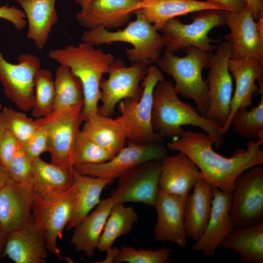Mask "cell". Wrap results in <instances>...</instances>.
<instances>
[{"label": "cell", "mask_w": 263, "mask_h": 263, "mask_svg": "<svg viewBox=\"0 0 263 263\" xmlns=\"http://www.w3.org/2000/svg\"><path fill=\"white\" fill-rule=\"evenodd\" d=\"M149 66L137 62L128 67L121 58H114L108 69V78H102L100 81V101L102 104L98 107L97 113L111 117L120 101L139 98L143 92L139 84L146 75Z\"/></svg>", "instance_id": "obj_8"}, {"label": "cell", "mask_w": 263, "mask_h": 263, "mask_svg": "<svg viewBox=\"0 0 263 263\" xmlns=\"http://www.w3.org/2000/svg\"><path fill=\"white\" fill-rule=\"evenodd\" d=\"M6 169L9 180L33 189V161L26 155L20 144Z\"/></svg>", "instance_id": "obj_39"}, {"label": "cell", "mask_w": 263, "mask_h": 263, "mask_svg": "<svg viewBox=\"0 0 263 263\" xmlns=\"http://www.w3.org/2000/svg\"><path fill=\"white\" fill-rule=\"evenodd\" d=\"M211 209L206 227L191 248L206 257L213 256L225 238L234 228L230 214L232 193L212 188Z\"/></svg>", "instance_id": "obj_18"}, {"label": "cell", "mask_w": 263, "mask_h": 263, "mask_svg": "<svg viewBox=\"0 0 263 263\" xmlns=\"http://www.w3.org/2000/svg\"><path fill=\"white\" fill-rule=\"evenodd\" d=\"M254 19L258 20L263 18V0H245Z\"/></svg>", "instance_id": "obj_44"}, {"label": "cell", "mask_w": 263, "mask_h": 263, "mask_svg": "<svg viewBox=\"0 0 263 263\" xmlns=\"http://www.w3.org/2000/svg\"><path fill=\"white\" fill-rule=\"evenodd\" d=\"M0 19L9 21L19 30L23 29L27 25L24 12L15 6H9L8 4L0 6Z\"/></svg>", "instance_id": "obj_42"}, {"label": "cell", "mask_w": 263, "mask_h": 263, "mask_svg": "<svg viewBox=\"0 0 263 263\" xmlns=\"http://www.w3.org/2000/svg\"><path fill=\"white\" fill-rule=\"evenodd\" d=\"M83 105H79L54 116L36 119L37 127H42L48 137V152L51 163L72 170L73 150L83 122Z\"/></svg>", "instance_id": "obj_10"}, {"label": "cell", "mask_w": 263, "mask_h": 263, "mask_svg": "<svg viewBox=\"0 0 263 263\" xmlns=\"http://www.w3.org/2000/svg\"><path fill=\"white\" fill-rule=\"evenodd\" d=\"M21 146L32 161L39 158L43 153L48 152V137L45 129L42 127H37L32 136Z\"/></svg>", "instance_id": "obj_40"}, {"label": "cell", "mask_w": 263, "mask_h": 263, "mask_svg": "<svg viewBox=\"0 0 263 263\" xmlns=\"http://www.w3.org/2000/svg\"><path fill=\"white\" fill-rule=\"evenodd\" d=\"M5 129L6 128L3 121V119L0 111V139Z\"/></svg>", "instance_id": "obj_48"}, {"label": "cell", "mask_w": 263, "mask_h": 263, "mask_svg": "<svg viewBox=\"0 0 263 263\" xmlns=\"http://www.w3.org/2000/svg\"><path fill=\"white\" fill-rule=\"evenodd\" d=\"M263 140H249L247 149L236 150L231 156L222 155L212 148V138L205 132L184 131L167 143L168 148L187 154L198 168L202 177L212 188L231 193L238 176L263 163Z\"/></svg>", "instance_id": "obj_1"}, {"label": "cell", "mask_w": 263, "mask_h": 263, "mask_svg": "<svg viewBox=\"0 0 263 263\" xmlns=\"http://www.w3.org/2000/svg\"><path fill=\"white\" fill-rule=\"evenodd\" d=\"M21 7L28 24L27 38L38 49L45 46L52 29L58 21L56 0H14Z\"/></svg>", "instance_id": "obj_26"}, {"label": "cell", "mask_w": 263, "mask_h": 263, "mask_svg": "<svg viewBox=\"0 0 263 263\" xmlns=\"http://www.w3.org/2000/svg\"><path fill=\"white\" fill-rule=\"evenodd\" d=\"M8 180L7 169L0 161V190L6 184Z\"/></svg>", "instance_id": "obj_45"}, {"label": "cell", "mask_w": 263, "mask_h": 263, "mask_svg": "<svg viewBox=\"0 0 263 263\" xmlns=\"http://www.w3.org/2000/svg\"></svg>", "instance_id": "obj_50"}, {"label": "cell", "mask_w": 263, "mask_h": 263, "mask_svg": "<svg viewBox=\"0 0 263 263\" xmlns=\"http://www.w3.org/2000/svg\"><path fill=\"white\" fill-rule=\"evenodd\" d=\"M188 196L169 194L159 189L153 206L157 216L154 228L156 240L172 242L183 249L186 248L188 237L185 209Z\"/></svg>", "instance_id": "obj_17"}, {"label": "cell", "mask_w": 263, "mask_h": 263, "mask_svg": "<svg viewBox=\"0 0 263 263\" xmlns=\"http://www.w3.org/2000/svg\"><path fill=\"white\" fill-rule=\"evenodd\" d=\"M228 68L235 80L230 112L225 124L222 128L225 135L230 129V120L239 109H247L252 104L254 95L263 93V65L256 59H233L228 61Z\"/></svg>", "instance_id": "obj_19"}, {"label": "cell", "mask_w": 263, "mask_h": 263, "mask_svg": "<svg viewBox=\"0 0 263 263\" xmlns=\"http://www.w3.org/2000/svg\"><path fill=\"white\" fill-rule=\"evenodd\" d=\"M114 155L89 139L80 130L73 150L74 167L81 164L101 163Z\"/></svg>", "instance_id": "obj_36"}, {"label": "cell", "mask_w": 263, "mask_h": 263, "mask_svg": "<svg viewBox=\"0 0 263 263\" xmlns=\"http://www.w3.org/2000/svg\"><path fill=\"white\" fill-rule=\"evenodd\" d=\"M3 107L2 106V104H1L0 102V111L2 110Z\"/></svg>", "instance_id": "obj_49"}, {"label": "cell", "mask_w": 263, "mask_h": 263, "mask_svg": "<svg viewBox=\"0 0 263 263\" xmlns=\"http://www.w3.org/2000/svg\"><path fill=\"white\" fill-rule=\"evenodd\" d=\"M6 234L3 231L0 225V260L3 257Z\"/></svg>", "instance_id": "obj_46"}, {"label": "cell", "mask_w": 263, "mask_h": 263, "mask_svg": "<svg viewBox=\"0 0 263 263\" xmlns=\"http://www.w3.org/2000/svg\"><path fill=\"white\" fill-rule=\"evenodd\" d=\"M142 5V0H93L77 12L76 19L86 30L98 27L109 30L126 24Z\"/></svg>", "instance_id": "obj_20"}, {"label": "cell", "mask_w": 263, "mask_h": 263, "mask_svg": "<svg viewBox=\"0 0 263 263\" xmlns=\"http://www.w3.org/2000/svg\"><path fill=\"white\" fill-rule=\"evenodd\" d=\"M136 19L130 22L123 30L111 31L98 27L83 32L82 42L99 46L115 42H123L132 45L126 48L127 57L132 63L142 62L149 65L156 63L160 57L165 41L162 35L138 11Z\"/></svg>", "instance_id": "obj_4"}, {"label": "cell", "mask_w": 263, "mask_h": 263, "mask_svg": "<svg viewBox=\"0 0 263 263\" xmlns=\"http://www.w3.org/2000/svg\"><path fill=\"white\" fill-rule=\"evenodd\" d=\"M48 57L59 65L68 67L81 81L84 95L82 108L83 121L97 113L101 97L100 81L115 58L113 55L82 42L77 45H67L51 50Z\"/></svg>", "instance_id": "obj_3"}, {"label": "cell", "mask_w": 263, "mask_h": 263, "mask_svg": "<svg viewBox=\"0 0 263 263\" xmlns=\"http://www.w3.org/2000/svg\"><path fill=\"white\" fill-rule=\"evenodd\" d=\"M13 64L0 51V82L5 96L21 111H31L35 98V78L40 68L38 57L23 53Z\"/></svg>", "instance_id": "obj_12"}, {"label": "cell", "mask_w": 263, "mask_h": 263, "mask_svg": "<svg viewBox=\"0 0 263 263\" xmlns=\"http://www.w3.org/2000/svg\"><path fill=\"white\" fill-rule=\"evenodd\" d=\"M54 82V106L52 112L46 116H54L83 105L84 95L82 84L68 67L59 65L55 71Z\"/></svg>", "instance_id": "obj_32"}, {"label": "cell", "mask_w": 263, "mask_h": 263, "mask_svg": "<svg viewBox=\"0 0 263 263\" xmlns=\"http://www.w3.org/2000/svg\"><path fill=\"white\" fill-rule=\"evenodd\" d=\"M235 250L246 263H263V220L256 224L234 228L220 246Z\"/></svg>", "instance_id": "obj_31"}, {"label": "cell", "mask_w": 263, "mask_h": 263, "mask_svg": "<svg viewBox=\"0 0 263 263\" xmlns=\"http://www.w3.org/2000/svg\"><path fill=\"white\" fill-rule=\"evenodd\" d=\"M167 155V148L162 143L141 144L128 142L106 162L77 165L74 168L83 174L114 180L146 162L161 160Z\"/></svg>", "instance_id": "obj_13"}, {"label": "cell", "mask_w": 263, "mask_h": 263, "mask_svg": "<svg viewBox=\"0 0 263 263\" xmlns=\"http://www.w3.org/2000/svg\"><path fill=\"white\" fill-rule=\"evenodd\" d=\"M34 197L32 189L9 179L0 190V225L6 234L33 221Z\"/></svg>", "instance_id": "obj_21"}, {"label": "cell", "mask_w": 263, "mask_h": 263, "mask_svg": "<svg viewBox=\"0 0 263 263\" xmlns=\"http://www.w3.org/2000/svg\"><path fill=\"white\" fill-rule=\"evenodd\" d=\"M225 17L230 30L225 38L231 46V58H254L263 65V34L247 5L239 12L225 11Z\"/></svg>", "instance_id": "obj_15"}, {"label": "cell", "mask_w": 263, "mask_h": 263, "mask_svg": "<svg viewBox=\"0 0 263 263\" xmlns=\"http://www.w3.org/2000/svg\"><path fill=\"white\" fill-rule=\"evenodd\" d=\"M141 8L138 10L157 31H160L169 20L196 12L215 9L227 11L216 2L197 0H142Z\"/></svg>", "instance_id": "obj_25"}, {"label": "cell", "mask_w": 263, "mask_h": 263, "mask_svg": "<svg viewBox=\"0 0 263 263\" xmlns=\"http://www.w3.org/2000/svg\"><path fill=\"white\" fill-rule=\"evenodd\" d=\"M47 250L44 231L33 220L6 234L3 256L16 263H44Z\"/></svg>", "instance_id": "obj_22"}, {"label": "cell", "mask_w": 263, "mask_h": 263, "mask_svg": "<svg viewBox=\"0 0 263 263\" xmlns=\"http://www.w3.org/2000/svg\"><path fill=\"white\" fill-rule=\"evenodd\" d=\"M170 251V249L165 247L153 250L122 246L116 248L113 263H166L169 261Z\"/></svg>", "instance_id": "obj_37"}, {"label": "cell", "mask_w": 263, "mask_h": 263, "mask_svg": "<svg viewBox=\"0 0 263 263\" xmlns=\"http://www.w3.org/2000/svg\"><path fill=\"white\" fill-rule=\"evenodd\" d=\"M55 97L54 79L50 70L40 68L35 78V98L31 110L37 119L49 115L52 111Z\"/></svg>", "instance_id": "obj_35"}, {"label": "cell", "mask_w": 263, "mask_h": 263, "mask_svg": "<svg viewBox=\"0 0 263 263\" xmlns=\"http://www.w3.org/2000/svg\"><path fill=\"white\" fill-rule=\"evenodd\" d=\"M152 126L154 132L162 138L175 137L189 125L203 130L212 139L215 148L224 142L222 127L202 115L190 104L182 102L173 87L165 79L158 82L153 92Z\"/></svg>", "instance_id": "obj_2"}, {"label": "cell", "mask_w": 263, "mask_h": 263, "mask_svg": "<svg viewBox=\"0 0 263 263\" xmlns=\"http://www.w3.org/2000/svg\"><path fill=\"white\" fill-rule=\"evenodd\" d=\"M75 191L73 186L58 196L41 200L34 197L32 216L34 222L44 231L47 249L59 259L64 260L57 246L65 227L73 212Z\"/></svg>", "instance_id": "obj_14"}, {"label": "cell", "mask_w": 263, "mask_h": 263, "mask_svg": "<svg viewBox=\"0 0 263 263\" xmlns=\"http://www.w3.org/2000/svg\"><path fill=\"white\" fill-rule=\"evenodd\" d=\"M0 113L6 129L16 137L20 144L24 143L37 129L35 120L23 111L3 107Z\"/></svg>", "instance_id": "obj_38"}, {"label": "cell", "mask_w": 263, "mask_h": 263, "mask_svg": "<svg viewBox=\"0 0 263 263\" xmlns=\"http://www.w3.org/2000/svg\"><path fill=\"white\" fill-rule=\"evenodd\" d=\"M192 22L184 24L178 19L168 20L160 31L165 41V51L174 54L181 49L193 46L212 52L215 40L208 37L213 28L225 25V11L209 9L193 13Z\"/></svg>", "instance_id": "obj_7"}, {"label": "cell", "mask_w": 263, "mask_h": 263, "mask_svg": "<svg viewBox=\"0 0 263 263\" xmlns=\"http://www.w3.org/2000/svg\"><path fill=\"white\" fill-rule=\"evenodd\" d=\"M81 128L83 133L113 155L125 146L127 134L121 121L98 113L86 119Z\"/></svg>", "instance_id": "obj_30"}, {"label": "cell", "mask_w": 263, "mask_h": 263, "mask_svg": "<svg viewBox=\"0 0 263 263\" xmlns=\"http://www.w3.org/2000/svg\"><path fill=\"white\" fill-rule=\"evenodd\" d=\"M258 105L250 110L239 109L232 115L229 123L240 136L249 140H263V93Z\"/></svg>", "instance_id": "obj_34"}, {"label": "cell", "mask_w": 263, "mask_h": 263, "mask_svg": "<svg viewBox=\"0 0 263 263\" xmlns=\"http://www.w3.org/2000/svg\"><path fill=\"white\" fill-rule=\"evenodd\" d=\"M164 79L159 67L151 64L141 82V96L124 99L117 105L120 113L118 117L125 128L128 142L141 144L163 142L164 139L154 132L151 120L153 90L158 82Z\"/></svg>", "instance_id": "obj_6"}, {"label": "cell", "mask_w": 263, "mask_h": 263, "mask_svg": "<svg viewBox=\"0 0 263 263\" xmlns=\"http://www.w3.org/2000/svg\"><path fill=\"white\" fill-rule=\"evenodd\" d=\"M161 160L146 162L118 178L111 195L117 203H141L154 206L159 191Z\"/></svg>", "instance_id": "obj_16"}, {"label": "cell", "mask_w": 263, "mask_h": 263, "mask_svg": "<svg viewBox=\"0 0 263 263\" xmlns=\"http://www.w3.org/2000/svg\"><path fill=\"white\" fill-rule=\"evenodd\" d=\"M116 203L112 195L101 200L96 208L73 228L70 241L76 251L83 252L89 258L94 257L107 220Z\"/></svg>", "instance_id": "obj_24"}, {"label": "cell", "mask_w": 263, "mask_h": 263, "mask_svg": "<svg viewBox=\"0 0 263 263\" xmlns=\"http://www.w3.org/2000/svg\"><path fill=\"white\" fill-rule=\"evenodd\" d=\"M186 202L185 222L188 238L197 240L204 231L209 219L213 199L212 187L199 178Z\"/></svg>", "instance_id": "obj_29"}, {"label": "cell", "mask_w": 263, "mask_h": 263, "mask_svg": "<svg viewBox=\"0 0 263 263\" xmlns=\"http://www.w3.org/2000/svg\"><path fill=\"white\" fill-rule=\"evenodd\" d=\"M216 2L225 8L227 11L233 12L241 11L247 5L245 0H206Z\"/></svg>", "instance_id": "obj_43"}, {"label": "cell", "mask_w": 263, "mask_h": 263, "mask_svg": "<svg viewBox=\"0 0 263 263\" xmlns=\"http://www.w3.org/2000/svg\"><path fill=\"white\" fill-rule=\"evenodd\" d=\"M79 5L82 10L86 9L93 0H74Z\"/></svg>", "instance_id": "obj_47"}, {"label": "cell", "mask_w": 263, "mask_h": 263, "mask_svg": "<svg viewBox=\"0 0 263 263\" xmlns=\"http://www.w3.org/2000/svg\"><path fill=\"white\" fill-rule=\"evenodd\" d=\"M138 220V214L131 206L116 203L112 208L101 235L97 249L109 251L115 241L130 232Z\"/></svg>", "instance_id": "obj_33"}, {"label": "cell", "mask_w": 263, "mask_h": 263, "mask_svg": "<svg viewBox=\"0 0 263 263\" xmlns=\"http://www.w3.org/2000/svg\"><path fill=\"white\" fill-rule=\"evenodd\" d=\"M185 52L187 55L179 57L165 51L156 63L161 71L172 77L177 94L192 99L198 112L205 116L208 102V86L203 78L202 72L208 68L213 54L193 46L185 48Z\"/></svg>", "instance_id": "obj_5"}, {"label": "cell", "mask_w": 263, "mask_h": 263, "mask_svg": "<svg viewBox=\"0 0 263 263\" xmlns=\"http://www.w3.org/2000/svg\"><path fill=\"white\" fill-rule=\"evenodd\" d=\"M73 176L75 197L72 215L66 226L68 230L75 228L99 203L103 190L114 180L83 174L74 168Z\"/></svg>", "instance_id": "obj_28"}, {"label": "cell", "mask_w": 263, "mask_h": 263, "mask_svg": "<svg viewBox=\"0 0 263 263\" xmlns=\"http://www.w3.org/2000/svg\"><path fill=\"white\" fill-rule=\"evenodd\" d=\"M33 190L35 197L49 199L63 194L73 186V169L47 163L40 157L33 161Z\"/></svg>", "instance_id": "obj_27"}, {"label": "cell", "mask_w": 263, "mask_h": 263, "mask_svg": "<svg viewBox=\"0 0 263 263\" xmlns=\"http://www.w3.org/2000/svg\"><path fill=\"white\" fill-rule=\"evenodd\" d=\"M202 177L194 162L185 153L168 155L161 160L159 189L168 194L188 196Z\"/></svg>", "instance_id": "obj_23"}, {"label": "cell", "mask_w": 263, "mask_h": 263, "mask_svg": "<svg viewBox=\"0 0 263 263\" xmlns=\"http://www.w3.org/2000/svg\"><path fill=\"white\" fill-rule=\"evenodd\" d=\"M19 144L16 137L5 129L0 139V161L6 168L15 154Z\"/></svg>", "instance_id": "obj_41"}, {"label": "cell", "mask_w": 263, "mask_h": 263, "mask_svg": "<svg viewBox=\"0 0 263 263\" xmlns=\"http://www.w3.org/2000/svg\"><path fill=\"white\" fill-rule=\"evenodd\" d=\"M215 49L211 58L206 80L208 102L205 117L222 128L229 116L233 95L232 77L228 68L231 46L226 40Z\"/></svg>", "instance_id": "obj_9"}, {"label": "cell", "mask_w": 263, "mask_h": 263, "mask_svg": "<svg viewBox=\"0 0 263 263\" xmlns=\"http://www.w3.org/2000/svg\"><path fill=\"white\" fill-rule=\"evenodd\" d=\"M231 193L230 214L234 228L263 220V169L261 165L240 174Z\"/></svg>", "instance_id": "obj_11"}]
</instances>
